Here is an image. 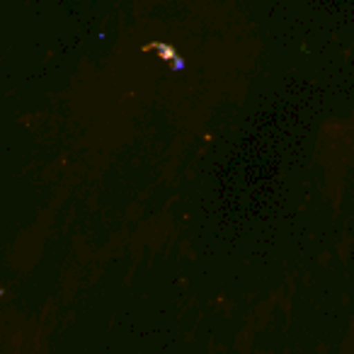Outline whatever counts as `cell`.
Masks as SVG:
<instances>
[{
    "label": "cell",
    "mask_w": 354,
    "mask_h": 354,
    "mask_svg": "<svg viewBox=\"0 0 354 354\" xmlns=\"http://www.w3.org/2000/svg\"><path fill=\"white\" fill-rule=\"evenodd\" d=\"M151 49H156L158 54L162 56V59H167V61H170V66H172V68H175V71L185 68V61H183V59H177V56L172 54V49H170V46H165V44H158V46H151Z\"/></svg>",
    "instance_id": "6da1fadb"
}]
</instances>
